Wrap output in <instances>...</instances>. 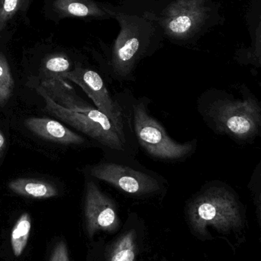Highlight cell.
<instances>
[{
  "instance_id": "30bf717a",
  "label": "cell",
  "mask_w": 261,
  "mask_h": 261,
  "mask_svg": "<svg viewBox=\"0 0 261 261\" xmlns=\"http://www.w3.org/2000/svg\"><path fill=\"white\" fill-rule=\"evenodd\" d=\"M42 14L45 19L59 24L62 20L75 18L86 22L111 19L96 0H44Z\"/></svg>"
},
{
  "instance_id": "e0dca14e",
  "label": "cell",
  "mask_w": 261,
  "mask_h": 261,
  "mask_svg": "<svg viewBox=\"0 0 261 261\" xmlns=\"http://www.w3.org/2000/svg\"><path fill=\"white\" fill-rule=\"evenodd\" d=\"M136 252V236L135 230H132L115 244L109 261H135Z\"/></svg>"
},
{
  "instance_id": "9c48e42d",
  "label": "cell",
  "mask_w": 261,
  "mask_h": 261,
  "mask_svg": "<svg viewBox=\"0 0 261 261\" xmlns=\"http://www.w3.org/2000/svg\"><path fill=\"white\" fill-rule=\"evenodd\" d=\"M84 216L89 237L98 231H114L119 226L116 204L101 190L93 178L86 177Z\"/></svg>"
},
{
  "instance_id": "44dd1931",
  "label": "cell",
  "mask_w": 261,
  "mask_h": 261,
  "mask_svg": "<svg viewBox=\"0 0 261 261\" xmlns=\"http://www.w3.org/2000/svg\"><path fill=\"white\" fill-rule=\"evenodd\" d=\"M120 4L134 9H141L148 5L151 4L156 0H119Z\"/></svg>"
},
{
  "instance_id": "4fadbf2b",
  "label": "cell",
  "mask_w": 261,
  "mask_h": 261,
  "mask_svg": "<svg viewBox=\"0 0 261 261\" xmlns=\"http://www.w3.org/2000/svg\"><path fill=\"white\" fill-rule=\"evenodd\" d=\"M34 0H0V38L12 40L21 26L30 24L29 12Z\"/></svg>"
},
{
  "instance_id": "8992f818",
  "label": "cell",
  "mask_w": 261,
  "mask_h": 261,
  "mask_svg": "<svg viewBox=\"0 0 261 261\" xmlns=\"http://www.w3.org/2000/svg\"><path fill=\"white\" fill-rule=\"evenodd\" d=\"M38 94L44 99V110L64 123L94 140L109 150L126 153L128 140L126 132L121 130L102 112L93 106L79 110H69L57 104L40 87Z\"/></svg>"
},
{
  "instance_id": "7c38bea8",
  "label": "cell",
  "mask_w": 261,
  "mask_h": 261,
  "mask_svg": "<svg viewBox=\"0 0 261 261\" xmlns=\"http://www.w3.org/2000/svg\"><path fill=\"white\" fill-rule=\"evenodd\" d=\"M24 125L40 138L61 145L84 147L90 143L61 122L49 118H29L24 121Z\"/></svg>"
},
{
  "instance_id": "3957f363",
  "label": "cell",
  "mask_w": 261,
  "mask_h": 261,
  "mask_svg": "<svg viewBox=\"0 0 261 261\" xmlns=\"http://www.w3.org/2000/svg\"><path fill=\"white\" fill-rule=\"evenodd\" d=\"M139 10L159 25L165 40L187 46L208 27L214 8L211 0H156Z\"/></svg>"
},
{
  "instance_id": "277c9868",
  "label": "cell",
  "mask_w": 261,
  "mask_h": 261,
  "mask_svg": "<svg viewBox=\"0 0 261 261\" xmlns=\"http://www.w3.org/2000/svg\"><path fill=\"white\" fill-rule=\"evenodd\" d=\"M148 103L147 98H139L132 100L128 109L135 138L143 150L151 158L165 162L182 161L193 154L197 141L179 143L172 139L163 125L149 113Z\"/></svg>"
},
{
  "instance_id": "ffe728a7",
  "label": "cell",
  "mask_w": 261,
  "mask_h": 261,
  "mask_svg": "<svg viewBox=\"0 0 261 261\" xmlns=\"http://www.w3.org/2000/svg\"><path fill=\"white\" fill-rule=\"evenodd\" d=\"M254 205H255L256 216H257V224H258L259 240L261 242V182L254 196Z\"/></svg>"
},
{
  "instance_id": "5b68a950",
  "label": "cell",
  "mask_w": 261,
  "mask_h": 261,
  "mask_svg": "<svg viewBox=\"0 0 261 261\" xmlns=\"http://www.w3.org/2000/svg\"><path fill=\"white\" fill-rule=\"evenodd\" d=\"M199 110L216 132L239 140H248L261 129V107L253 98L216 99L199 104Z\"/></svg>"
},
{
  "instance_id": "7402d4cb",
  "label": "cell",
  "mask_w": 261,
  "mask_h": 261,
  "mask_svg": "<svg viewBox=\"0 0 261 261\" xmlns=\"http://www.w3.org/2000/svg\"><path fill=\"white\" fill-rule=\"evenodd\" d=\"M6 139H5L3 132H2L1 129H0V158L3 156V152H4L5 148H6Z\"/></svg>"
},
{
  "instance_id": "52a82bcc",
  "label": "cell",
  "mask_w": 261,
  "mask_h": 261,
  "mask_svg": "<svg viewBox=\"0 0 261 261\" xmlns=\"http://www.w3.org/2000/svg\"><path fill=\"white\" fill-rule=\"evenodd\" d=\"M86 176L99 179L134 196H150L165 190L164 180L154 172L116 161H102L84 168Z\"/></svg>"
},
{
  "instance_id": "8fae6325",
  "label": "cell",
  "mask_w": 261,
  "mask_h": 261,
  "mask_svg": "<svg viewBox=\"0 0 261 261\" xmlns=\"http://www.w3.org/2000/svg\"><path fill=\"white\" fill-rule=\"evenodd\" d=\"M35 52L39 55V70L45 80L63 78L64 73L71 71L76 63L84 58L81 54L55 44L52 37L39 43Z\"/></svg>"
},
{
  "instance_id": "ba28073f",
  "label": "cell",
  "mask_w": 261,
  "mask_h": 261,
  "mask_svg": "<svg viewBox=\"0 0 261 261\" xmlns=\"http://www.w3.org/2000/svg\"><path fill=\"white\" fill-rule=\"evenodd\" d=\"M63 78L81 87L97 110L106 115L119 129L126 132L122 106L113 99L102 76L89 67L84 58L76 63L71 71L64 73Z\"/></svg>"
},
{
  "instance_id": "5bb4252c",
  "label": "cell",
  "mask_w": 261,
  "mask_h": 261,
  "mask_svg": "<svg viewBox=\"0 0 261 261\" xmlns=\"http://www.w3.org/2000/svg\"><path fill=\"white\" fill-rule=\"evenodd\" d=\"M8 187L19 196L32 199H49L58 196V188L51 182L35 178H18L10 181Z\"/></svg>"
},
{
  "instance_id": "2e32d148",
  "label": "cell",
  "mask_w": 261,
  "mask_h": 261,
  "mask_svg": "<svg viewBox=\"0 0 261 261\" xmlns=\"http://www.w3.org/2000/svg\"><path fill=\"white\" fill-rule=\"evenodd\" d=\"M32 229V218L29 213L21 215L11 232V246L14 255L20 257L24 252L30 237Z\"/></svg>"
},
{
  "instance_id": "6da1fadb",
  "label": "cell",
  "mask_w": 261,
  "mask_h": 261,
  "mask_svg": "<svg viewBox=\"0 0 261 261\" xmlns=\"http://www.w3.org/2000/svg\"><path fill=\"white\" fill-rule=\"evenodd\" d=\"M103 9L119 23V35L111 44L99 43L101 61L113 77L130 80L140 62L152 56L164 45V34L153 20L139 9L102 2Z\"/></svg>"
},
{
  "instance_id": "9a60e30c",
  "label": "cell",
  "mask_w": 261,
  "mask_h": 261,
  "mask_svg": "<svg viewBox=\"0 0 261 261\" xmlns=\"http://www.w3.org/2000/svg\"><path fill=\"white\" fill-rule=\"evenodd\" d=\"M10 41V39L0 38V107L7 103L13 94L15 87L10 62L6 51V44Z\"/></svg>"
},
{
  "instance_id": "d6986e66",
  "label": "cell",
  "mask_w": 261,
  "mask_h": 261,
  "mask_svg": "<svg viewBox=\"0 0 261 261\" xmlns=\"http://www.w3.org/2000/svg\"><path fill=\"white\" fill-rule=\"evenodd\" d=\"M251 61L256 65L261 67V24L257 34V41H256L255 47L253 50L251 55Z\"/></svg>"
},
{
  "instance_id": "ac0fdd59",
  "label": "cell",
  "mask_w": 261,
  "mask_h": 261,
  "mask_svg": "<svg viewBox=\"0 0 261 261\" xmlns=\"http://www.w3.org/2000/svg\"><path fill=\"white\" fill-rule=\"evenodd\" d=\"M49 261H70L68 248L64 241H60L55 245L50 254Z\"/></svg>"
},
{
  "instance_id": "7a4b0ae2",
  "label": "cell",
  "mask_w": 261,
  "mask_h": 261,
  "mask_svg": "<svg viewBox=\"0 0 261 261\" xmlns=\"http://www.w3.org/2000/svg\"><path fill=\"white\" fill-rule=\"evenodd\" d=\"M187 216L191 231L201 240H211L212 228L234 253L246 242L245 206L236 193L225 186L202 188L187 204Z\"/></svg>"
}]
</instances>
